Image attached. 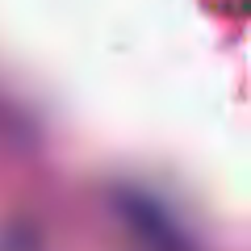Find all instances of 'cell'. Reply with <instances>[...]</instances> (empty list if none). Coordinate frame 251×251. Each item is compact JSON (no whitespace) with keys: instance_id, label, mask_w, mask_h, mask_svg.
Returning <instances> with one entry per match:
<instances>
[{"instance_id":"1","label":"cell","mask_w":251,"mask_h":251,"mask_svg":"<svg viewBox=\"0 0 251 251\" xmlns=\"http://www.w3.org/2000/svg\"><path fill=\"white\" fill-rule=\"evenodd\" d=\"M126 214H130L134 230L143 234L147 243H155V251H184V243H180V230L168 222V218H163V209L155 205V201L130 197V201H126Z\"/></svg>"}]
</instances>
